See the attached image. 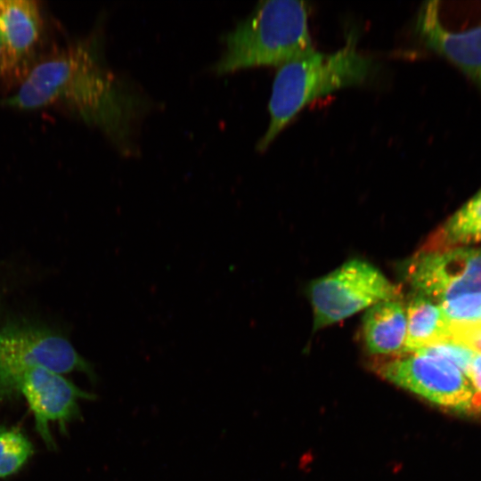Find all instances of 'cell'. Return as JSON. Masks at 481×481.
Listing matches in <instances>:
<instances>
[{
	"instance_id": "1",
	"label": "cell",
	"mask_w": 481,
	"mask_h": 481,
	"mask_svg": "<svg viewBox=\"0 0 481 481\" xmlns=\"http://www.w3.org/2000/svg\"><path fill=\"white\" fill-rule=\"evenodd\" d=\"M130 101L94 49L80 43L34 66L18 90L4 102L20 110L68 107L120 142L129 133L134 110Z\"/></svg>"
},
{
	"instance_id": "2",
	"label": "cell",
	"mask_w": 481,
	"mask_h": 481,
	"mask_svg": "<svg viewBox=\"0 0 481 481\" xmlns=\"http://www.w3.org/2000/svg\"><path fill=\"white\" fill-rule=\"evenodd\" d=\"M224 49L212 65L223 74L253 66H281L314 52L304 1H261L224 36Z\"/></svg>"
},
{
	"instance_id": "3",
	"label": "cell",
	"mask_w": 481,
	"mask_h": 481,
	"mask_svg": "<svg viewBox=\"0 0 481 481\" xmlns=\"http://www.w3.org/2000/svg\"><path fill=\"white\" fill-rule=\"evenodd\" d=\"M355 40L333 53H312L281 65L275 74L268 110V127L257 149L264 151L309 102L340 88L365 82L374 69V61L359 52Z\"/></svg>"
},
{
	"instance_id": "4",
	"label": "cell",
	"mask_w": 481,
	"mask_h": 481,
	"mask_svg": "<svg viewBox=\"0 0 481 481\" xmlns=\"http://www.w3.org/2000/svg\"><path fill=\"white\" fill-rule=\"evenodd\" d=\"M42 367L60 374L74 371L97 379L91 363L61 334L41 325L13 322L0 330V404L20 395L23 375Z\"/></svg>"
},
{
	"instance_id": "5",
	"label": "cell",
	"mask_w": 481,
	"mask_h": 481,
	"mask_svg": "<svg viewBox=\"0 0 481 481\" xmlns=\"http://www.w3.org/2000/svg\"><path fill=\"white\" fill-rule=\"evenodd\" d=\"M308 294L317 330L379 302L399 298L400 289L374 265L355 258L313 281Z\"/></svg>"
},
{
	"instance_id": "6",
	"label": "cell",
	"mask_w": 481,
	"mask_h": 481,
	"mask_svg": "<svg viewBox=\"0 0 481 481\" xmlns=\"http://www.w3.org/2000/svg\"><path fill=\"white\" fill-rule=\"evenodd\" d=\"M375 371L436 404L474 413L475 391L469 379L452 363L424 348L379 362Z\"/></svg>"
},
{
	"instance_id": "7",
	"label": "cell",
	"mask_w": 481,
	"mask_h": 481,
	"mask_svg": "<svg viewBox=\"0 0 481 481\" xmlns=\"http://www.w3.org/2000/svg\"><path fill=\"white\" fill-rule=\"evenodd\" d=\"M405 271L414 292L437 304L481 293V249L420 250L410 260Z\"/></svg>"
},
{
	"instance_id": "8",
	"label": "cell",
	"mask_w": 481,
	"mask_h": 481,
	"mask_svg": "<svg viewBox=\"0 0 481 481\" xmlns=\"http://www.w3.org/2000/svg\"><path fill=\"white\" fill-rule=\"evenodd\" d=\"M20 395L33 413L37 432L49 449L56 448L50 423H57L65 432L69 423L81 419L79 401L95 399L94 394L79 388L62 374L42 367L23 375Z\"/></svg>"
},
{
	"instance_id": "9",
	"label": "cell",
	"mask_w": 481,
	"mask_h": 481,
	"mask_svg": "<svg viewBox=\"0 0 481 481\" xmlns=\"http://www.w3.org/2000/svg\"><path fill=\"white\" fill-rule=\"evenodd\" d=\"M415 30L429 50L447 59L481 91V23L463 31L444 27L437 1L425 2L419 11Z\"/></svg>"
},
{
	"instance_id": "10",
	"label": "cell",
	"mask_w": 481,
	"mask_h": 481,
	"mask_svg": "<svg viewBox=\"0 0 481 481\" xmlns=\"http://www.w3.org/2000/svg\"><path fill=\"white\" fill-rule=\"evenodd\" d=\"M42 28L39 7L33 0H4L0 10V38L9 68L34 49Z\"/></svg>"
},
{
	"instance_id": "11",
	"label": "cell",
	"mask_w": 481,
	"mask_h": 481,
	"mask_svg": "<svg viewBox=\"0 0 481 481\" xmlns=\"http://www.w3.org/2000/svg\"><path fill=\"white\" fill-rule=\"evenodd\" d=\"M406 330V309L399 298L379 302L369 307L363 315V339L372 355H400Z\"/></svg>"
},
{
	"instance_id": "12",
	"label": "cell",
	"mask_w": 481,
	"mask_h": 481,
	"mask_svg": "<svg viewBox=\"0 0 481 481\" xmlns=\"http://www.w3.org/2000/svg\"><path fill=\"white\" fill-rule=\"evenodd\" d=\"M405 309L407 330L401 354L450 338V323L440 306L434 300L415 292L408 300Z\"/></svg>"
},
{
	"instance_id": "13",
	"label": "cell",
	"mask_w": 481,
	"mask_h": 481,
	"mask_svg": "<svg viewBox=\"0 0 481 481\" xmlns=\"http://www.w3.org/2000/svg\"><path fill=\"white\" fill-rule=\"evenodd\" d=\"M479 242L481 189L430 235L420 250H444Z\"/></svg>"
},
{
	"instance_id": "14",
	"label": "cell",
	"mask_w": 481,
	"mask_h": 481,
	"mask_svg": "<svg viewBox=\"0 0 481 481\" xmlns=\"http://www.w3.org/2000/svg\"><path fill=\"white\" fill-rule=\"evenodd\" d=\"M34 453V447L19 428L0 427V478L18 472Z\"/></svg>"
},
{
	"instance_id": "15",
	"label": "cell",
	"mask_w": 481,
	"mask_h": 481,
	"mask_svg": "<svg viewBox=\"0 0 481 481\" xmlns=\"http://www.w3.org/2000/svg\"><path fill=\"white\" fill-rule=\"evenodd\" d=\"M438 305L450 325L481 323V293L464 295Z\"/></svg>"
},
{
	"instance_id": "16",
	"label": "cell",
	"mask_w": 481,
	"mask_h": 481,
	"mask_svg": "<svg viewBox=\"0 0 481 481\" xmlns=\"http://www.w3.org/2000/svg\"><path fill=\"white\" fill-rule=\"evenodd\" d=\"M423 348L447 360L469 378L470 366L477 354L470 348L452 338L436 342Z\"/></svg>"
},
{
	"instance_id": "17",
	"label": "cell",
	"mask_w": 481,
	"mask_h": 481,
	"mask_svg": "<svg viewBox=\"0 0 481 481\" xmlns=\"http://www.w3.org/2000/svg\"><path fill=\"white\" fill-rule=\"evenodd\" d=\"M450 338L481 353V323L450 325Z\"/></svg>"
},
{
	"instance_id": "18",
	"label": "cell",
	"mask_w": 481,
	"mask_h": 481,
	"mask_svg": "<svg viewBox=\"0 0 481 481\" xmlns=\"http://www.w3.org/2000/svg\"><path fill=\"white\" fill-rule=\"evenodd\" d=\"M469 379L475 391L474 413L481 412V353H477L474 356Z\"/></svg>"
},
{
	"instance_id": "19",
	"label": "cell",
	"mask_w": 481,
	"mask_h": 481,
	"mask_svg": "<svg viewBox=\"0 0 481 481\" xmlns=\"http://www.w3.org/2000/svg\"><path fill=\"white\" fill-rule=\"evenodd\" d=\"M7 69H9V63H8L4 46L0 38V72L4 71Z\"/></svg>"
},
{
	"instance_id": "20",
	"label": "cell",
	"mask_w": 481,
	"mask_h": 481,
	"mask_svg": "<svg viewBox=\"0 0 481 481\" xmlns=\"http://www.w3.org/2000/svg\"><path fill=\"white\" fill-rule=\"evenodd\" d=\"M4 0H0V10H1L3 4H4Z\"/></svg>"
}]
</instances>
